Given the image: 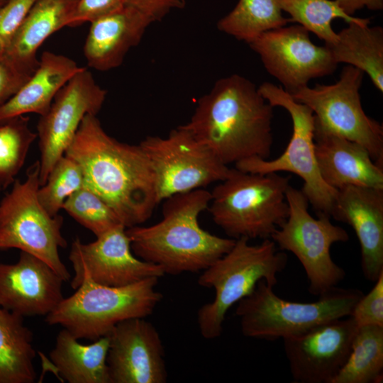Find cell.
Listing matches in <instances>:
<instances>
[{
    "label": "cell",
    "instance_id": "obj_1",
    "mask_svg": "<svg viewBox=\"0 0 383 383\" xmlns=\"http://www.w3.org/2000/svg\"><path fill=\"white\" fill-rule=\"evenodd\" d=\"M65 155L82 167L84 185L101 197L126 228L140 225L158 205L155 177L140 145L110 136L96 115L87 114Z\"/></svg>",
    "mask_w": 383,
    "mask_h": 383
},
{
    "label": "cell",
    "instance_id": "obj_2",
    "mask_svg": "<svg viewBox=\"0 0 383 383\" xmlns=\"http://www.w3.org/2000/svg\"><path fill=\"white\" fill-rule=\"evenodd\" d=\"M273 108L254 83L233 74L217 80L199 99L183 126L227 166L267 159L273 143Z\"/></svg>",
    "mask_w": 383,
    "mask_h": 383
},
{
    "label": "cell",
    "instance_id": "obj_3",
    "mask_svg": "<svg viewBox=\"0 0 383 383\" xmlns=\"http://www.w3.org/2000/svg\"><path fill=\"white\" fill-rule=\"evenodd\" d=\"M211 199V192L204 189L165 199L159 222L126 228L134 255L158 265L165 274L206 269L227 253L235 242V239L217 236L201 227L199 217L208 209Z\"/></svg>",
    "mask_w": 383,
    "mask_h": 383
},
{
    "label": "cell",
    "instance_id": "obj_4",
    "mask_svg": "<svg viewBox=\"0 0 383 383\" xmlns=\"http://www.w3.org/2000/svg\"><path fill=\"white\" fill-rule=\"evenodd\" d=\"M291 176L252 173L231 168L211 192L213 222L231 238H270L287 220L286 193Z\"/></svg>",
    "mask_w": 383,
    "mask_h": 383
},
{
    "label": "cell",
    "instance_id": "obj_5",
    "mask_svg": "<svg viewBox=\"0 0 383 383\" xmlns=\"http://www.w3.org/2000/svg\"><path fill=\"white\" fill-rule=\"evenodd\" d=\"M249 241L245 238L236 239L232 248L199 277V285L215 291L213 301L197 312L199 329L206 339L221 336L229 309L250 295L261 279L274 287L278 274L287 265L286 253L278 250L271 238L257 245Z\"/></svg>",
    "mask_w": 383,
    "mask_h": 383
},
{
    "label": "cell",
    "instance_id": "obj_6",
    "mask_svg": "<svg viewBox=\"0 0 383 383\" xmlns=\"http://www.w3.org/2000/svg\"><path fill=\"white\" fill-rule=\"evenodd\" d=\"M152 277L123 287L95 283L87 278L45 316L48 325H59L76 338L96 340L109 335L120 322L150 315L161 301Z\"/></svg>",
    "mask_w": 383,
    "mask_h": 383
},
{
    "label": "cell",
    "instance_id": "obj_7",
    "mask_svg": "<svg viewBox=\"0 0 383 383\" xmlns=\"http://www.w3.org/2000/svg\"><path fill=\"white\" fill-rule=\"evenodd\" d=\"M272 285L260 280L253 292L238 301L235 314L242 333L274 340L303 333L316 326L351 316L364 293L335 287L313 302L291 301L278 296Z\"/></svg>",
    "mask_w": 383,
    "mask_h": 383
},
{
    "label": "cell",
    "instance_id": "obj_8",
    "mask_svg": "<svg viewBox=\"0 0 383 383\" xmlns=\"http://www.w3.org/2000/svg\"><path fill=\"white\" fill-rule=\"evenodd\" d=\"M40 161L27 170L26 177L16 179L0 201V250L18 249L45 262L62 279L70 274L62 262L59 249L67 247L62 234L63 217L52 216L38 198Z\"/></svg>",
    "mask_w": 383,
    "mask_h": 383
},
{
    "label": "cell",
    "instance_id": "obj_9",
    "mask_svg": "<svg viewBox=\"0 0 383 383\" xmlns=\"http://www.w3.org/2000/svg\"><path fill=\"white\" fill-rule=\"evenodd\" d=\"M286 199L289 216L270 238L280 250L289 251L297 257L309 280V292L319 296L345 279V271L333 260L331 248L335 243L348 241L349 235L334 225L328 215L313 218L301 190L290 186Z\"/></svg>",
    "mask_w": 383,
    "mask_h": 383
},
{
    "label": "cell",
    "instance_id": "obj_10",
    "mask_svg": "<svg viewBox=\"0 0 383 383\" xmlns=\"http://www.w3.org/2000/svg\"><path fill=\"white\" fill-rule=\"evenodd\" d=\"M259 92L273 107L285 109L292 121V135L284 152L277 158H250L235 164L243 172L267 174L288 172L304 181L301 192L318 214L330 216L338 190L321 178L315 153V118L307 106L297 102L281 87L265 82ZM331 217V216H330Z\"/></svg>",
    "mask_w": 383,
    "mask_h": 383
},
{
    "label": "cell",
    "instance_id": "obj_11",
    "mask_svg": "<svg viewBox=\"0 0 383 383\" xmlns=\"http://www.w3.org/2000/svg\"><path fill=\"white\" fill-rule=\"evenodd\" d=\"M364 72L344 66L340 79L333 84H316L289 94L311 109L315 131L332 133L365 147L372 160L383 166V128L364 111L360 96Z\"/></svg>",
    "mask_w": 383,
    "mask_h": 383
},
{
    "label": "cell",
    "instance_id": "obj_12",
    "mask_svg": "<svg viewBox=\"0 0 383 383\" xmlns=\"http://www.w3.org/2000/svg\"><path fill=\"white\" fill-rule=\"evenodd\" d=\"M139 145L155 174L158 204L221 182L231 171L183 125L167 137L147 136Z\"/></svg>",
    "mask_w": 383,
    "mask_h": 383
},
{
    "label": "cell",
    "instance_id": "obj_13",
    "mask_svg": "<svg viewBox=\"0 0 383 383\" xmlns=\"http://www.w3.org/2000/svg\"><path fill=\"white\" fill-rule=\"evenodd\" d=\"M107 95L91 73L82 67L58 91L37 125L40 186L56 162L65 155L85 116L97 115Z\"/></svg>",
    "mask_w": 383,
    "mask_h": 383
},
{
    "label": "cell",
    "instance_id": "obj_14",
    "mask_svg": "<svg viewBox=\"0 0 383 383\" xmlns=\"http://www.w3.org/2000/svg\"><path fill=\"white\" fill-rule=\"evenodd\" d=\"M248 45L267 72L290 94L312 79L333 74L338 65L331 49L315 45L309 30L299 24L264 32Z\"/></svg>",
    "mask_w": 383,
    "mask_h": 383
},
{
    "label": "cell",
    "instance_id": "obj_15",
    "mask_svg": "<svg viewBox=\"0 0 383 383\" xmlns=\"http://www.w3.org/2000/svg\"><path fill=\"white\" fill-rule=\"evenodd\" d=\"M126 229L118 226L89 243L74 239L69 255L74 272L73 289L84 278L102 285L123 287L165 275L158 265L134 255Z\"/></svg>",
    "mask_w": 383,
    "mask_h": 383
},
{
    "label": "cell",
    "instance_id": "obj_16",
    "mask_svg": "<svg viewBox=\"0 0 383 383\" xmlns=\"http://www.w3.org/2000/svg\"><path fill=\"white\" fill-rule=\"evenodd\" d=\"M357 328L350 316L283 339L294 382L332 383L348 360Z\"/></svg>",
    "mask_w": 383,
    "mask_h": 383
},
{
    "label": "cell",
    "instance_id": "obj_17",
    "mask_svg": "<svg viewBox=\"0 0 383 383\" xmlns=\"http://www.w3.org/2000/svg\"><path fill=\"white\" fill-rule=\"evenodd\" d=\"M111 383H165V350L156 328L145 318L118 323L109 334Z\"/></svg>",
    "mask_w": 383,
    "mask_h": 383
},
{
    "label": "cell",
    "instance_id": "obj_18",
    "mask_svg": "<svg viewBox=\"0 0 383 383\" xmlns=\"http://www.w3.org/2000/svg\"><path fill=\"white\" fill-rule=\"evenodd\" d=\"M64 282L45 262L21 251L15 263H0V306L23 318L47 316L64 299Z\"/></svg>",
    "mask_w": 383,
    "mask_h": 383
},
{
    "label": "cell",
    "instance_id": "obj_19",
    "mask_svg": "<svg viewBox=\"0 0 383 383\" xmlns=\"http://www.w3.org/2000/svg\"><path fill=\"white\" fill-rule=\"evenodd\" d=\"M330 216L354 230L361 248L362 274L375 282L383 272V189L348 186L338 189Z\"/></svg>",
    "mask_w": 383,
    "mask_h": 383
},
{
    "label": "cell",
    "instance_id": "obj_20",
    "mask_svg": "<svg viewBox=\"0 0 383 383\" xmlns=\"http://www.w3.org/2000/svg\"><path fill=\"white\" fill-rule=\"evenodd\" d=\"M319 173L330 187L383 189V166L377 164L360 144L343 137L314 131Z\"/></svg>",
    "mask_w": 383,
    "mask_h": 383
},
{
    "label": "cell",
    "instance_id": "obj_21",
    "mask_svg": "<svg viewBox=\"0 0 383 383\" xmlns=\"http://www.w3.org/2000/svg\"><path fill=\"white\" fill-rule=\"evenodd\" d=\"M152 23L148 16L129 5L91 22L84 45L88 67L98 71L119 67Z\"/></svg>",
    "mask_w": 383,
    "mask_h": 383
},
{
    "label": "cell",
    "instance_id": "obj_22",
    "mask_svg": "<svg viewBox=\"0 0 383 383\" xmlns=\"http://www.w3.org/2000/svg\"><path fill=\"white\" fill-rule=\"evenodd\" d=\"M82 68L67 56L45 51L27 82L0 106V123L27 113L45 114L58 91Z\"/></svg>",
    "mask_w": 383,
    "mask_h": 383
},
{
    "label": "cell",
    "instance_id": "obj_23",
    "mask_svg": "<svg viewBox=\"0 0 383 383\" xmlns=\"http://www.w3.org/2000/svg\"><path fill=\"white\" fill-rule=\"evenodd\" d=\"M77 1L37 0L1 53L19 68L33 73L39 62V48L52 34L68 26Z\"/></svg>",
    "mask_w": 383,
    "mask_h": 383
},
{
    "label": "cell",
    "instance_id": "obj_24",
    "mask_svg": "<svg viewBox=\"0 0 383 383\" xmlns=\"http://www.w3.org/2000/svg\"><path fill=\"white\" fill-rule=\"evenodd\" d=\"M109 348L108 335L83 345L63 328L50 357L57 372L69 383H111L106 363Z\"/></svg>",
    "mask_w": 383,
    "mask_h": 383
},
{
    "label": "cell",
    "instance_id": "obj_25",
    "mask_svg": "<svg viewBox=\"0 0 383 383\" xmlns=\"http://www.w3.org/2000/svg\"><path fill=\"white\" fill-rule=\"evenodd\" d=\"M348 24V27L337 33V42L327 46L338 64L346 63L366 73L375 87L382 93V27H370L355 22Z\"/></svg>",
    "mask_w": 383,
    "mask_h": 383
},
{
    "label": "cell",
    "instance_id": "obj_26",
    "mask_svg": "<svg viewBox=\"0 0 383 383\" xmlns=\"http://www.w3.org/2000/svg\"><path fill=\"white\" fill-rule=\"evenodd\" d=\"M23 317L0 306V383H33L35 350Z\"/></svg>",
    "mask_w": 383,
    "mask_h": 383
},
{
    "label": "cell",
    "instance_id": "obj_27",
    "mask_svg": "<svg viewBox=\"0 0 383 383\" xmlns=\"http://www.w3.org/2000/svg\"><path fill=\"white\" fill-rule=\"evenodd\" d=\"M383 377V326L357 328L348 360L332 383H380Z\"/></svg>",
    "mask_w": 383,
    "mask_h": 383
},
{
    "label": "cell",
    "instance_id": "obj_28",
    "mask_svg": "<svg viewBox=\"0 0 383 383\" xmlns=\"http://www.w3.org/2000/svg\"><path fill=\"white\" fill-rule=\"evenodd\" d=\"M277 0H239L234 9L221 18L218 29L248 44L267 30L286 26Z\"/></svg>",
    "mask_w": 383,
    "mask_h": 383
},
{
    "label": "cell",
    "instance_id": "obj_29",
    "mask_svg": "<svg viewBox=\"0 0 383 383\" xmlns=\"http://www.w3.org/2000/svg\"><path fill=\"white\" fill-rule=\"evenodd\" d=\"M282 11L288 13L289 22H296L309 32L313 33L326 45H334L338 35L332 28V21L342 18L352 22L370 25V18L347 15L335 0H277Z\"/></svg>",
    "mask_w": 383,
    "mask_h": 383
},
{
    "label": "cell",
    "instance_id": "obj_30",
    "mask_svg": "<svg viewBox=\"0 0 383 383\" xmlns=\"http://www.w3.org/2000/svg\"><path fill=\"white\" fill-rule=\"evenodd\" d=\"M23 116L0 123V191L13 184L36 138Z\"/></svg>",
    "mask_w": 383,
    "mask_h": 383
},
{
    "label": "cell",
    "instance_id": "obj_31",
    "mask_svg": "<svg viewBox=\"0 0 383 383\" xmlns=\"http://www.w3.org/2000/svg\"><path fill=\"white\" fill-rule=\"evenodd\" d=\"M84 185L81 165L64 155L54 165L45 183L40 186L38 198L45 210L52 216L59 214L66 199Z\"/></svg>",
    "mask_w": 383,
    "mask_h": 383
},
{
    "label": "cell",
    "instance_id": "obj_32",
    "mask_svg": "<svg viewBox=\"0 0 383 383\" xmlns=\"http://www.w3.org/2000/svg\"><path fill=\"white\" fill-rule=\"evenodd\" d=\"M62 209L96 237L123 226L115 211L85 185L66 199Z\"/></svg>",
    "mask_w": 383,
    "mask_h": 383
},
{
    "label": "cell",
    "instance_id": "obj_33",
    "mask_svg": "<svg viewBox=\"0 0 383 383\" xmlns=\"http://www.w3.org/2000/svg\"><path fill=\"white\" fill-rule=\"evenodd\" d=\"M350 316L357 327L383 326V272L370 292L357 302Z\"/></svg>",
    "mask_w": 383,
    "mask_h": 383
},
{
    "label": "cell",
    "instance_id": "obj_34",
    "mask_svg": "<svg viewBox=\"0 0 383 383\" xmlns=\"http://www.w3.org/2000/svg\"><path fill=\"white\" fill-rule=\"evenodd\" d=\"M37 0H8L0 9V53L10 42Z\"/></svg>",
    "mask_w": 383,
    "mask_h": 383
},
{
    "label": "cell",
    "instance_id": "obj_35",
    "mask_svg": "<svg viewBox=\"0 0 383 383\" xmlns=\"http://www.w3.org/2000/svg\"><path fill=\"white\" fill-rule=\"evenodd\" d=\"M126 5V0H77L70 15L68 26L91 23L114 13Z\"/></svg>",
    "mask_w": 383,
    "mask_h": 383
},
{
    "label": "cell",
    "instance_id": "obj_36",
    "mask_svg": "<svg viewBox=\"0 0 383 383\" xmlns=\"http://www.w3.org/2000/svg\"><path fill=\"white\" fill-rule=\"evenodd\" d=\"M32 74L19 68L0 53V106L21 89Z\"/></svg>",
    "mask_w": 383,
    "mask_h": 383
},
{
    "label": "cell",
    "instance_id": "obj_37",
    "mask_svg": "<svg viewBox=\"0 0 383 383\" xmlns=\"http://www.w3.org/2000/svg\"><path fill=\"white\" fill-rule=\"evenodd\" d=\"M126 5L137 9L154 23L162 20L172 10L184 8L185 0H126Z\"/></svg>",
    "mask_w": 383,
    "mask_h": 383
},
{
    "label": "cell",
    "instance_id": "obj_38",
    "mask_svg": "<svg viewBox=\"0 0 383 383\" xmlns=\"http://www.w3.org/2000/svg\"><path fill=\"white\" fill-rule=\"evenodd\" d=\"M341 9L348 16L360 9L367 8L372 11H380L383 9V0H335Z\"/></svg>",
    "mask_w": 383,
    "mask_h": 383
},
{
    "label": "cell",
    "instance_id": "obj_39",
    "mask_svg": "<svg viewBox=\"0 0 383 383\" xmlns=\"http://www.w3.org/2000/svg\"><path fill=\"white\" fill-rule=\"evenodd\" d=\"M8 0H0V9Z\"/></svg>",
    "mask_w": 383,
    "mask_h": 383
},
{
    "label": "cell",
    "instance_id": "obj_40",
    "mask_svg": "<svg viewBox=\"0 0 383 383\" xmlns=\"http://www.w3.org/2000/svg\"><path fill=\"white\" fill-rule=\"evenodd\" d=\"M55 1H62V0H55Z\"/></svg>",
    "mask_w": 383,
    "mask_h": 383
}]
</instances>
